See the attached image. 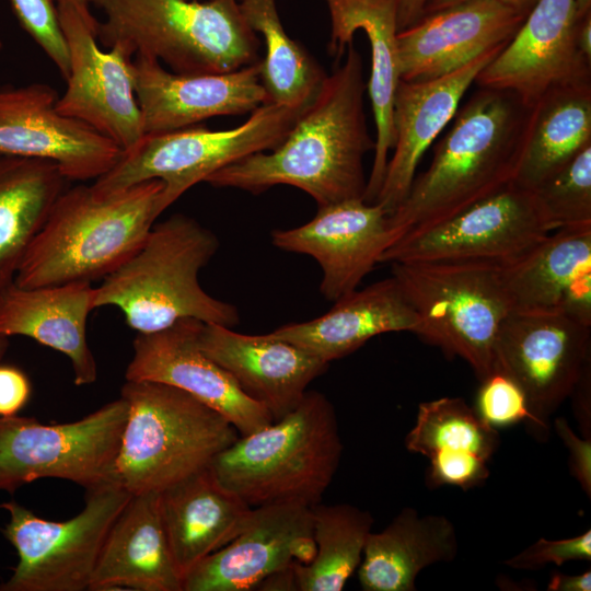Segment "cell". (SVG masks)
Wrapping results in <instances>:
<instances>
[{
	"label": "cell",
	"instance_id": "9a60e30c",
	"mask_svg": "<svg viewBox=\"0 0 591 591\" xmlns=\"http://www.w3.org/2000/svg\"><path fill=\"white\" fill-rule=\"evenodd\" d=\"M48 84L0 86V154L50 161L69 181L96 179L123 150L86 124L57 109Z\"/></svg>",
	"mask_w": 591,
	"mask_h": 591
},
{
	"label": "cell",
	"instance_id": "4dcf8cb0",
	"mask_svg": "<svg viewBox=\"0 0 591 591\" xmlns=\"http://www.w3.org/2000/svg\"><path fill=\"white\" fill-rule=\"evenodd\" d=\"M459 552L454 524L442 514L406 507L380 532H370L358 567L364 591H415L425 568L453 561Z\"/></svg>",
	"mask_w": 591,
	"mask_h": 591
},
{
	"label": "cell",
	"instance_id": "1f68e13d",
	"mask_svg": "<svg viewBox=\"0 0 591 591\" xmlns=\"http://www.w3.org/2000/svg\"><path fill=\"white\" fill-rule=\"evenodd\" d=\"M69 182L50 161L0 154V297Z\"/></svg>",
	"mask_w": 591,
	"mask_h": 591
},
{
	"label": "cell",
	"instance_id": "f546056e",
	"mask_svg": "<svg viewBox=\"0 0 591 591\" xmlns=\"http://www.w3.org/2000/svg\"><path fill=\"white\" fill-rule=\"evenodd\" d=\"M169 546L183 578L245 526L253 507L227 488L210 466L159 493Z\"/></svg>",
	"mask_w": 591,
	"mask_h": 591
},
{
	"label": "cell",
	"instance_id": "603a6c76",
	"mask_svg": "<svg viewBox=\"0 0 591 591\" xmlns=\"http://www.w3.org/2000/svg\"><path fill=\"white\" fill-rule=\"evenodd\" d=\"M200 350L228 371L239 386L278 420L292 412L328 364L273 334L246 335L202 323Z\"/></svg>",
	"mask_w": 591,
	"mask_h": 591
},
{
	"label": "cell",
	"instance_id": "9c48e42d",
	"mask_svg": "<svg viewBox=\"0 0 591 591\" xmlns=\"http://www.w3.org/2000/svg\"><path fill=\"white\" fill-rule=\"evenodd\" d=\"M305 107L267 102L254 109L243 124L231 129L210 130L193 125L144 134L91 186L97 194L107 195L159 179L164 185L160 197L163 212L186 190L215 172L251 154L278 147Z\"/></svg>",
	"mask_w": 591,
	"mask_h": 591
},
{
	"label": "cell",
	"instance_id": "bcb514c9",
	"mask_svg": "<svg viewBox=\"0 0 591 591\" xmlns=\"http://www.w3.org/2000/svg\"><path fill=\"white\" fill-rule=\"evenodd\" d=\"M575 40L580 56L591 63V13L578 20Z\"/></svg>",
	"mask_w": 591,
	"mask_h": 591
},
{
	"label": "cell",
	"instance_id": "d6a6232c",
	"mask_svg": "<svg viewBox=\"0 0 591 591\" xmlns=\"http://www.w3.org/2000/svg\"><path fill=\"white\" fill-rule=\"evenodd\" d=\"M591 144V81L544 93L530 111L514 183L533 190Z\"/></svg>",
	"mask_w": 591,
	"mask_h": 591
},
{
	"label": "cell",
	"instance_id": "f6af8a7d",
	"mask_svg": "<svg viewBox=\"0 0 591 591\" xmlns=\"http://www.w3.org/2000/svg\"><path fill=\"white\" fill-rule=\"evenodd\" d=\"M463 1H467V0H428L425 5L424 14L432 13V12L445 9L448 7L454 5L456 3L463 2ZM495 1L503 3L508 7H511L512 9L526 15L530 13V11L533 9L535 3L537 2V0H495Z\"/></svg>",
	"mask_w": 591,
	"mask_h": 591
},
{
	"label": "cell",
	"instance_id": "74e56055",
	"mask_svg": "<svg viewBox=\"0 0 591 591\" xmlns=\"http://www.w3.org/2000/svg\"><path fill=\"white\" fill-rule=\"evenodd\" d=\"M21 27L51 60L66 79L70 59L60 26L57 0H9Z\"/></svg>",
	"mask_w": 591,
	"mask_h": 591
},
{
	"label": "cell",
	"instance_id": "7a4b0ae2",
	"mask_svg": "<svg viewBox=\"0 0 591 591\" xmlns=\"http://www.w3.org/2000/svg\"><path fill=\"white\" fill-rule=\"evenodd\" d=\"M530 111L511 91L478 86L459 106L428 169L414 178L406 198L387 217L390 246L407 232L455 216L512 183Z\"/></svg>",
	"mask_w": 591,
	"mask_h": 591
},
{
	"label": "cell",
	"instance_id": "8d00e7d4",
	"mask_svg": "<svg viewBox=\"0 0 591 591\" xmlns=\"http://www.w3.org/2000/svg\"><path fill=\"white\" fill-rule=\"evenodd\" d=\"M475 410L494 428L524 421L535 438L546 439L521 387L500 371H495L480 381Z\"/></svg>",
	"mask_w": 591,
	"mask_h": 591
},
{
	"label": "cell",
	"instance_id": "484cf974",
	"mask_svg": "<svg viewBox=\"0 0 591 591\" xmlns=\"http://www.w3.org/2000/svg\"><path fill=\"white\" fill-rule=\"evenodd\" d=\"M334 302L325 314L285 324L270 334L328 364L356 351L374 336L392 332L415 334L419 325L417 313L393 276Z\"/></svg>",
	"mask_w": 591,
	"mask_h": 591
},
{
	"label": "cell",
	"instance_id": "ac0fdd59",
	"mask_svg": "<svg viewBox=\"0 0 591 591\" xmlns=\"http://www.w3.org/2000/svg\"><path fill=\"white\" fill-rule=\"evenodd\" d=\"M577 23L573 0H537L474 83L511 91L531 107L552 88L591 81V63L576 47Z\"/></svg>",
	"mask_w": 591,
	"mask_h": 591
},
{
	"label": "cell",
	"instance_id": "b9f144b4",
	"mask_svg": "<svg viewBox=\"0 0 591 591\" xmlns=\"http://www.w3.org/2000/svg\"><path fill=\"white\" fill-rule=\"evenodd\" d=\"M590 379L591 366L583 371L571 394L575 397V413L584 438H591Z\"/></svg>",
	"mask_w": 591,
	"mask_h": 591
},
{
	"label": "cell",
	"instance_id": "c3c4849f",
	"mask_svg": "<svg viewBox=\"0 0 591 591\" xmlns=\"http://www.w3.org/2000/svg\"><path fill=\"white\" fill-rule=\"evenodd\" d=\"M86 16H92L88 0H70Z\"/></svg>",
	"mask_w": 591,
	"mask_h": 591
},
{
	"label": "cell",
	"instance_id": "8992f818",
	"mask_svg": "<svg viewBox=\"0 0 591 591\" xmlns=\"http://www.w3.org/2000/svg\"><path fill=\"white\" fill-rule=\"evenodd\" d=\"M104 14L97 40L182 74L227 73L259 61L237 0H88Z\"/></svg>",
	"mask_w": 591,
	"mask_h": 591
},
{
	"label": "cell",
	"instance_id": "83f0119b",
	"mask_svg": "<svg viewBox=\"0 0 591 591\" xmlns=\"http://www.w3.org/2000/svg\"><path fill=\"white\" fill-rule=\"evenodd\" d=\"M182 591L159 493L131 495L103 543L90 591Z\"/></svg>",
	"mask_w": 591,
	"mask_h": 591
},
{
	"label": "cell",
	"instance_id": "277c9868",
	"mask_svg": "<svg viewBox=\"0 0 591 591\" xmlns=\"http://www.w3.org/2000/svg\"><path fill=\"white\" fill-rule=\"evenodd\" d=\"M218 247L212 231L173 215L153 224L138 251L94 288V309L116 306L138 334L185 318L233 327L240 322L235 305L211 297L198 279Z\"/></svg>",
	"mask_w": 591,
	"mask_h": 591
},
{
	"label": "cell",
	"instance_id": "5bb4252c",
	"mask_svg": "<svg viewBox=\"0 0 591 591\" xmlns=\"http://www.w3.org/2000/svg\"><path fill=\"white\" fill-rule=\"evenodd\" d=\"M591 326L560 313H510L496 343V370L523 391L545 438L549 416L591 366Z\"/></svg>",
	"mask_w": 591,
	"mask_h": 591
},
{
	"label": "cell",
	"instance_id": "ba28073f",
	"mask_svg": "<svg viewBox=\"0 0 591 591\" xmlns=\"http://www.w3.org/2000/svg\"><path fill=\"white\" fill-rule=\"evenodd\" d=\"M392 276L419 318L416 335L457 356L479 381L496 370V343L510 314L501 265L485 260L394 262Z\"/></svg>",
	"mask_w": 591,
	"mask_h": 591
},
{
	"label": "cell",
	"instance_id": "4316f807",
	"mask_svg": "<svg viewBox=\"0 0 591 591\" xmlns=\"http://www.w3.org/2000/svg\"><path fill=\"white\" fill-rule=\"evenodd\" d=\"M499 432L461 397H440L419 404L416 421L405 438L409 452L429 461L431 487L467 490L490 474L488 463L499 447Z\"/></svg>",
	"mask_w": 591,
	"mask_h": 591
},
{
	"label": "cell",
	"instance_id": "ab89813d",
	"mask_svg": "<svg viewBox=\"0 0 591 591\" xmlns=\"http://www.w3.org/2000/svg\"><path fill=\"white\" fill-rule=\"evenodd\" d=\"M554 428L569 452L571 475L591 498V438L578 437L563 417L555 419Z\"/></svg>",
	"mask_w": 591,
	"mask_h": 591
},
{
	"label": "cell",
	"instance_id": "d590c367",
	"mask_svg": "<svg viewBox=\"0 0 591 591\" xmlns=\"http://www.w3.org/2000/svg\"><path fill=\"white\" fill-rule=\"evenodd\" d=\"M532 192L553 232L591 225V144Z\"/></svg>",
	"mask_w": 591,
	"mask_h": 591
},
{
	"label": "cell",
	"instance_id": "4fadbf2b",
	"mask_svg": "<svg viewBox=\"0 0 591 591\" xmlns=\"http://www.w3.org/2000/svg\"><path fill=\"white\" fill-rule=\"evenodd\" d=\"M70 69L57 109L113 140L123 152L144 135L134 90L130 57L120 46L102 49L97 20L84 15L72 1L57 0Z\"/></svg>",
	"mask_w": 591,
	"mask_h": 591
},
{
	"label": "cell",
	"instance_id": "5b68a950",
	"mask_svg": "<svg viewBox=\"0 0 591 591\" xmlns=\"http://www.w3.org/2000/svg\"><path fill=\"white\" fill-rule=\"evenodd\" d=\"M343 454L333 404L306 391L299 405L239 438L210 463L217 478L251 507L321 502Z\"/></svg>",
	"mask_w": 591,
	"mask_h": 591
},
{
	"label": "cell",
	"instance_id": "836d02e7",
	"mask_svg": "<svg viewBox=\"0 0 591 591\" xmlns=\"http://www.w3.org/2000/svg\"><path fill=\"white\" fill-rule=\"evenodd\" d=\"M315 552L305 564L294 563L297 591H341L358 569L373 517L349 503L311 507Z\"/></svg>",
	"mask_w": 591,
	"mask_h": 591
},
{
	"label": "cell",
	"instance_id": "cb8c5ba5",
	"mask_svg": "<svg viewBox=\"0 0 591 591\" xmlns=\"http://www.w3.org/2000/svg\"><path fill=\"white\" fill-rule=\"evenodd\" d=\"M510 313H560L591 326V225L560 229L501 265Z\"/></svg>",
	"mask_w": 591,
	"mask_h": 591
},
{
	"label": "cell",
	"instance_id": "681fc988",
	"mask_svg": "<svg viewBox=\"0 0 591 591\" xmlns=\"http://www.w3.org/2000/svg\"><path fill=\"white\" fill-rule=\"evenodd\" d=\"M9 348V337L0 335V361L5 356Z\"/></svg>",
	"mask_w": 591,
	"mask_h": 591
},
{
	"label": "cell",
	"instance_id": "f35d334b",
	"mask_svg": "<svg viewBox=\"0 0 591 591\" xmlns=\"http://www.w3.org/2000/svg\"><path fill=\"white\" fill-rule=\"evenodd\" d=\"M571 560H591V531L563 538H540L529 547L507 559L505 564L519 570H538L548 564L561 566Z\"/></svg>",
	"mask_w": 591,
	"mask_h": 591
},
{
	"label": "cell",
	"instance_id": "7dc6e473",
	"mask_svg": "<svg viewBox=\"0 0 591 591\" xmlns=\"http://www.w3.org/2000/svg\"><path fill=\"white\" fill-rule=\"evenodd\" d=\"M577 19L591 13V0H573Z\"/></svg>",
	"mask_w": 591,
	"mask_h": 591
},
{
	"label": "cell",
	"instance_id": "f907efd6",
	"mask_svg": "<svg viewBox=\"0 0 591 591\" xmlns=\"http://www.w3.org/2000/svg\"><path fill=\"white\" fill-rule=\"evenodd\" d=\"M2 49H3V43H2V39L0 37V53H1Z\"/></svg>",
	"mask_w": 591,
	"mask_h": 591
},
{
	"label": "cell",
	"instance_id": "7c38bea8",
	"mask_svg": "<svg viewBox=\"0 0 591 591\" xmlns=\"http://www.w3.org/2000/svg\"><path fill=\"white\" fill-rule=\"evenodd\" d=\"M553 231L532 190L510 183L499 192L389 246L380 263L485 260L511 263Z\"/></svg>",
	"mask_w": 591,
	"mask_h": 591
},
{
	"label": "cell",
	"instance_id": "f1b7e54d",
	"mask_svg": "<svg viewBox=\"0 0 591 591\" xmlns=\"http://www.w3.org/2000/svg\"><path fill=\"white\" fill-rule=\"evenodd\" d=\"M90 282L22 288L0 297V335L25 336L67 356L78 386L96 381L97 367L86 338L93 305Z\"/></svg>",
	"mask_w": 591,
	"mask_h": 591
},
{
	"label": "cell",
	"instance_id": "30bf717a",
	"mask_svg": "<svg viewBox=\"0 0 591 591\" xmlns=\"http://www.w3.org/2000/svg\"><path fill=\"white\" fill-rule=\"evenodd\" d=\"M131 494L111 482L86 490L85 506L66 521H51L10 500L3 536L18 553V564L0 591H84L105 537Z\"/></svg>",
	"mask_w": 591,
	"mask_h": 591
},
{
	"label": "cell",
	"instance_id": "52a82bcc",
	"mask_svg": "<svg viewBox=\"0 0 591 591\" xmlns=\"http://www.w3.org/2000/svg\"><path fill=\"white\" fill-rule=\"evenodd\" d=\"M127 419L113 483L131 495L160 493L206 468L240 436L218 412L175 386L126 380Z\"/></svg>",
	"mask_w": 591,
	"mask_h": 591
},
{
	"label": "cell",
	"instance_id": "6da1fadb",
	"mask_svg": "<svg viewBox=\"0 0 591 591\" xmlns=\"http://www.w3.org/2000/svg\"><path fill=\"white\" fill-rule=\"evenodd\" d=\"M345 53L278 147L251 154L205 182L253 194L290 185L308 193L318 207L363 199V159L374 150V139L364 114L362 58L352 43Z\"/></svg>",
	"mask_w": 591,
	"mask_h": 591
},
{
	"label": "cell",
	"instance_id": "e575fe53",
	"mask_svg": "<svg viewBox=\"0 0 591 591\" xmlns=\"http://www.w3.org/2000/svg\"><path fill=\"white\" fill-rule=\"evenodd\" d=\"M250 27L262 35L264 59L259 60V79L268 102L306 106L326 74L311 55L285 31L277 0H237Z\"/></svg>",
	"mask_w": 591,
	"mask_h": 591
},
{
	"label": "cell",
	"instance_id": "ee69618b",
	"mask_svg": "<svg viewBox=\"0 0 591 591\" xmlns=\"http://www.w3.org/2000/svg\"><path fill=\"white\" fill-rule=\"evenodd\" d=\"M427 1L428 0H396L398 31L410 26L422 16Z\"/></svg>",
	"mask_w": 591,
	"mask_h": 591
},
{
	"label": "cell",
	"instance_id": "3957f363",
	"mask_svg": "<svg viewBox=\"0 0 591 591\" xmlns=\"http://www.w3.org/2000/svg\"><path fill=\"white\" fill-rule=\"evenodd\" d=\"M164 185L146 181L101 195L92 186L67 188L26 251L14 283L22 288L103 279L144 242L162 213Z\"/></svg>",
	"mask_w": 591,
	"mask_h": 591
},
{
	"label": "cell",
	"instance_id": "d4e9b609",
	"mask_svg": "<svg viewBox=\"0 0 591 591\" xmlns=\"http://www.w3.org/2000/svg\"><path fill=\"white\" fill-rule=\"evenodd\" d=\"M325 3L331 16L329 53L340 59L358 31L364 32L370 44L371 71L367 90L375 138L363 199L374 204L395 142L393 102L401 81L396 0H325Z\"/></svg>",
	"mask_w": 591,
	"mask_h": 591
},
{
	"label": "cell",
	"instance_id": "ffe728a7",
	"mask_svg": "<svg viewBox=\"0 0 591 591\" xmlns=\"http://www.w3.org/2000/svg\"><path fill=\"white\" fill-rule=\"evenodd\" d=\"M131 73L144 134L175 130L215 116L252 113L268 102L259 61L227 73L182 74L152 57L137 55Z\"/></svg>",
	"mask_w": 591,
	"mask_h": 591
},
{
	"label": "cell",
	"instance_id": "7402d4cb",
	"mask_svg": "<svg viewBox=\"0 0 591 591\" xmlns=\"http://www.w3.org/2000/svg\"><path fill=\"white\" fill-rule=\"evenodd\" d=\"M503 47L490 49L445 76L398 82L393 102V155L387 161L382 186L374 201L389 216L406 198L422 155L452 120L477 74Z\"/></svg>",
	"mask_w": 591,
	"mask_h": 591
},
{
	"label": "cell",
	"instance_id": "e0dca14e",
	"mask_svg": "<svg viewBox=\"0 0 591 591\" xmlns=\"http://www.w3.org/2000/svg\"><path fill=\"white\" fill-rule=\"evenodd\" d=\"M315 552L311 507L276 503L253 507L244 529L185 575L182 591L259 589L293 563H308Z\"/></svg>",
	"mask_w": 591,
	"mask_h": 591
},
{
	"label": "cell",
	"instance_id": "60d3db41",
	"mask_svg": "<svg viewBox=\"0 0 591 591\" xmlns=\"http://www.w3.org/2000/svg\"><path fill=\"white\" fill-rule=\"evenodd\" d=\"M31 395L32 383L27 374L19 367L0 363V417L18 415Z\"/></svg>",
	"mask_w": 591,
	"mask_h": 591
},
{
	"label": "cell",
	"instance_id": "8fae6325",
	"mask_svg": "<svg viewBox=\"0 0 591 591\" xmlns=\"http://www.w3.org/2000/svg\"><path fill=\"white\" fill-rule=\"evenodd\" d=\"M127 413L120 396L70 422L46 425L33 417H0V490L13 494L47 477L86 490L113 482Z\"/></svg>",
	"mask_w": 591,
	"mask_h": 591
},
{
	"label": "cell",
	"instance_id": "44dd1931",
	"mask_svg": "<svg viewBox=\"0 0 591 591\" xmlns=\"http://www.w3.org/2000/svg\"><path fill=\"white\" fill-rule=\"evenodd\" d=\"M525 16L495 0H467L424 14L397 33L401 80L436 79L506 46Z\"/></svg>",
	"mask_w": 591,
	"mask_h": 591
},
{
	"label": "cell",
	"instance_id": "d6986e66",
	"mask_svg": "<svg viewBox=\"0 0 591 591\" xmlns=\"http://www.w3.org/2000/svg\"><path fill=\"white\" fill-rule=\"evenodd\" d=\"M386 210L363 199L318 207L309 222L271 232L273 244L286 252L313 257L322 269L320 290L329 301L358 289L380 263L391 239Z\"/></svg>",
	"mask_w": 591,
	"mask_h": 591
},
{
	"label": "cell",
	"instance_id": "2e32d148",
	"mask_svg": "<svg viewBox=\"0 0 591 591\" xmlns=\"http://www.w3.org/2000/svg\"><path fill=\"white\" fill-rule=\"evenodd\" d=\"M201 325L198 320L185 318L160 332L137 334L126 380L155 381L183 390L222 415L240 436L273 422L268 409L200 350L197 337Z\"/></svg>",
	"mask_w": 591,
	"mask_h": 591
},
{
	"label": "cell",
	"instance_id": "7bdbcfd3",
	"mask_svg": "<svg viewBox=\"0 0 591 591\" xmlns=\"http://www.w3.org/2000/svg\"><path fill=\"white\" fill-rule=\"evenodd\" d=\"M548 591H590L591 571L587 570L580 575H565L554 572L547 584Z\"/></svg>",
	"mask_w": 591,
	"mask_h": 591
}]
</instances>
